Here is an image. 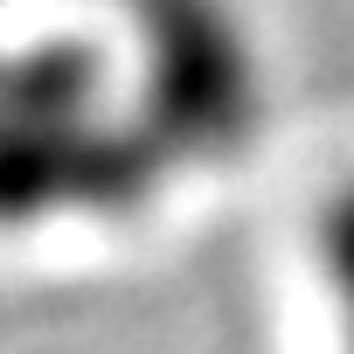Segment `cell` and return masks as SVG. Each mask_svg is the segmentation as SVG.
<instances>
[{"mask_svg":"<svg viewBox=\"0 0 354 354\" xmlns=\"http://www.w3.org/2000/svg\"><path fill=\"white\" fill-rule=\"evenodd\" d=\"M319 271H326V292L340 313V354H354V174L319 209Z\"/></svg>","mask_w":354,"mask_h":354,"instance_id":"6da1fadb","label":"cell"}]
</instances>
